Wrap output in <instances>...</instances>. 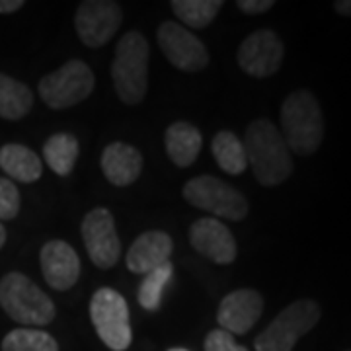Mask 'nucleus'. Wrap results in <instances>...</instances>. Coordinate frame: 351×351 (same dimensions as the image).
<instances>
[{"label": "nucleus", "mask_w": 351, "mask_h": 351, "mask_svg": "<svg viewBox=\"0 0 351 351\" xmlns=\"http://www.w3.org/2000/svg\"><path fill=\"white\" fill-rule=\"evenodd\" d=\"M96 86L92 69L80 59H71L55 73L39 80V96L51 110H69L84 101Z\"/></svg>", "instance_id": "423d86ee"}, {"label": "nucleus", "mask_w": 351, "mask_h": 351, "mask_svg": "<svg viewBox=\"0 0 351 351\" xmlns=\"http://www.w3.org/2000/svg\"><path fill=\"white\" fill-rule=\"evenodd\" d=\"M101 172L106 180L117 186L127 188L135 184L143 172V154L127 143H112L101 152Z\"/></svg>", "instance_id": "f3484780"}, {"label": "nucleus", "mask_w": 351, "mask_h": 351, "mask_svg": "<svg viewBox=\"0 0 351 351\" xmlns=\"http://www.w3.org/2000/svg\"><path fill=\"white\" fill-rule=\"evenodd\" d=\"M237 6L244 14L254 16V14H263L267 12V10H271L276 6V2L274 0H239Z\"/></svg>", "instance_id": "cd10ccee"}, {"label": "nucleus", "mask_w": 351, "mask_h": 351, "mask_svg": "<svg viewBox=\"0 0 351 351\" xmlns=\"http://www.w3.org/2000/svg\"><path fill=\"white\" fill-rule=\"evenodd\" d=\"M80 154L78 138L71 133H55L43 145L45 162L57 176H69L75 170Z\"/></svg>", "instance_id": "412c9836"}, {"label": "nucleus", "mask_w": 351, "mask_h": 351, "mask_svg": "<svg viewBox=\"0 0 351 351\" xmlns=\"http://www.w3.org/2000/svg\"><path fill=\"white\" fill-rule=\"evenodd\" d=\"M20 213V191L12 180L0 178V221H12Z\"/></svg>", "instance_id": "a878e982"}, {"label": "nucleus", "mask_w": 351, "mask_h": 351, "mask_svg": "<svg viewBox=\"0 0 351 351\" xmlns=\"http://www.w3.org/2000/svg\"><path fill=\"white\" fill-rule=\"evenodd\" d=\"M281 137L297 156L318 151L324 138V113L313 92L297 90L281 104Z\"/></svg>", "instance_id": "f03ea898"}, {"label": "nucleus", "mask_w": 351, "mask_h": 351, "mask_svg": "<svg viewBox=\"0 0 351 351\" xmlns=\"http://www.w3.org/2000/svg\"><path fill=\"white\" fill-rule=\"evenodd\" d=\"M189 242L195 250L215 263H232L237 260V240L225 223L215 217L197 219L189 228Z\"/></svg>", "instance_id": "4468645a"}, {"label": "nucleus", "mask_w": 351, "mask_h": 351, "mask_svg": "<svg viewBox=\"0 0 351 351\" xmlns=\"http://www.w3.org/2000/svg\"><path fill=\"white\" fill-rule=\"evenodd\" d=\"M205 351H250L248 348L237 343V339L232 334H228L225 330L217 328L211 330L205 338Z\"/></svg>", "instance_id": "bb28decb"}, {"label": "nucleus", "mask_w": 351, "mask_h": 351, "mask_svg": "<svg viewBox=\"0 0 351 351\" xmlns=\"http://www.w3.org/2000/svg\"><path fill=\"white\" fill-rule=\"evenodd\" d=\"M211 151H213V156L217 164H219V168L226 174L239 176L248 168L244 145L230 131H219L215 135L213 143H211Z\"/></svg>", "instance_id": "4be33fe9"}, {"label": "nucleus", "mask_w": 351, "mask_h": 351, "mask_svg": "<svg viewBox=\"0 0 351 351\" xmlns=\"http://www.w3.org/2000/svg\"><path fill=\"white\" fill-rule=\"evenodd\" d=\"M164 145H166L168 158L176 166L188 168L199 156L203 137H201L199 129L195 125H191L188 121H176L166 129Z\"/></svg>", "instance_id": "a211bd4d"}, {"label": "nucleus", "mask_w": 351, "mask_h": 351, "mask_svg": "<svg viewBox=\"0 0 351 351\" xmlns=\"http://www.w3.org/2000/svg\"><path fill=\"white\" fill-rule=\"evenodd\" d=\"M172 274H174V267L172 263H164L160 267L152 269L151 274H147L141 287H138V302L145 311L149 313H154L160 308V301H162V293L166 285L170 283L172 279Z\"/></svg>", "instance_id": "393cba45"}, {"label": "nucleus", "mask_w": 351, "mask_h": 351, "mask_svg": "<svg viewBox=\"0 0 351 351\" xmlns=\"http://www.w3.org/2000/svg\"><path fill=\"white\" fill-rule=\"evenodd\" d=\"M82 239L88 258L100 269H110L119 262L121 242L117 237L113 215L108 209L96 207L88 211L86 217L82 219Z\"/></svg>", "instance_id": "9b49d317"}, {"label": "nucleus", "mask_w": 351, "mask_h": 351, "mask_svg": "<svg viewBox=\"0 0 351 351\" xmlns=\"http://www.w3.org/2000/svg\"><path fill=\"white\" fill-rule=\"evenodd\" d=\"M263 297L256 289H237L228 293L219 304L217 320L221 330L242 336L256 326L262 318Z\"/></svg>", "instance_id": "ddd939ff"}, {"label": "nucleus", "mask_w": 351, "mask_h": 351, "mask_svg": "<svg viewBox=\"0 0 351 351\" xmlns=\"http://www.w3.org/2000/svg\"><path fill=\"white\" fill-rule=\"evenodd\" d=\"M149 39L138 32H127L117 41L112 63V80L119 100L137 106L145 100L149 88Z\"/></svg>", "instance_id": "7ed1b4c3"}, {"label": "nucleus", "mask_w": 351, "mask_h": 351, "mask_svg": "<svg viewBox=\"0 0 351 351\" xmlns=\"http://www.w3.org/2000/svg\"><path fill=\"white\" fill-rule=\"evenodd\" d=\"M90 318L100 339L112 351H125L131 346L133 332L129 322V306L121 293L101 287L92 295Z\"/></svg>", "instance_id": "6e6552de"}, {"label": "nucleus", "mask_w": 351, "mask_h": 351, "mask_svg": "<svg viewBox=\"0 0 351 351\" xmlns=\"http://www.w3.org/2000/svg\"><path fill=\"white\" fill-rule=\"evenodd\" d=\"M41 271L47 285L55 291H69L80 277V258L64 240H51L39 254Z\"/></svg>", "instance_id": "2eb2a0df"}, {"label": "nucleus", "mask_w": 351, "mask_h": 351, "mask_svg": "<svg viewBox=\"0 0 351 351\" xmlns=\"http://www.w3.org/2000/svg\"><path fill=\"white\" fill-rule=\"evenodd\" d=\"M0 168L22 184H34L43 174V164L38 154L18 143H8L0 149Z\"/></svg>", "instance_id": "6ab92c4d"}, {"label": "nucleus", "mask_w": 351, "mask_h": 351, "mask_svg": "<svg viewBox=\"0 0 351 351\" xmlns=\"http://www.w3.org/2000/svg\"><path fill=\"white\" fill-rule=\"evenodd\" d=\"M0 306L22 326H47L57 314L47 293L20 271L0 279Z\"/></svg>", "instance_id": "20e7f679"}, {"label": "nucleus", "mask_w": 351, "mask_h": 351, "mask_svg": "<svg viewBox=\"0 0 351 351\" xmlns=\"http://www.w3.org/2000/svg\"><path fill=\"white\" fill-rule=\"evenodd\" d=\"M184 199L197 207L201 211L217 215L219 219L228 221H242L250 207L242 191L228 186L226 182L215 176H197L188 180L182 189Z\"/></svg>", "instance_id": "0eeeda50"}, {"label": "nucleus", "mask_w": 351, "mask_h": 351, "mask_svg": "<svg viewBox=\"0 0 351 351\" xmlns=\"http://www.w3.org/2000/svg\"><path fill=\"white\" fill-rule=\"evenodd\" d=\"M4 244H6V228L0 225V250L4 248Z\"/></svg>", "instance_id": "7c9ffc66"}, {"label": "nucleus", "mask_w": 351, "mask_h": 351, "mask_svg": "<svg viewBox=\"0 0 351 351\" xmlns=\"http://www.w3.org/2000/svg\"><path fill=\"white\" fill-rule=\"evenodd\" d=\"M24 6V0H0V14H14Z\"/></svg>", "instance_id": "c85d7f7f"}, {"label": "nucleus", "mask_w": 351, "mask_h": 351, "mask_svg": "<svg viewBox=\"0 0 351 351\" xmlns=\"http://www.w3.org/2000/svg\"><path fill=\"white\" fill-rule=\"evenodd\" d=\"M170 6L188 27L203 29L211 25V22L217 18L219 10L223 8V2L221 0H172Z\"/></svg>", "instance_id": "5701e85b"}, {"label": "nucleus", "mask_w": 351, "mask_h": 351, "mask_svg": "<svg viewBox=\"0 0 351 351\" xmlns=\"http://www.w3.org/2000/svg\"><path fill=\"white\" fill-rule=\"evenodd\" d=\"M123 22L121 6L113 0H84L75 14V27L80 41L90 47H104Z\"/></svg>", "instance_id": "9d476101"}, {"label": "nucleus", "mask_w": 351, "mask_h": 351, "mask_svg": "<svg viewBox=\"0 0 351 351\" xmlns=\"http://www.w3.org/2000/svg\"><path fill=\"white\" fill-rule=\"evenodd\" d=\"M320 320V306L313 299L287 304L254 339L256 351H293L297 341L306 336Z\"/></svg>", "instance_id": "39448f33"}, {"label": "nucleus", "mask_w": 351, "mask_h": 351, "mask_svg": "<svg viewBox=\"0 0 351 351\" xmlns=\"http://www.w3.org/2000/svg\"><path fill=\"white\" fill-rule=\"evenodd\" d=\"M334 8H336V12L341 14V16H350V14H351V2H350V0H338V2L334 4Z\"/></svg>", "instance_id": "c756f323"}, {"label": "nucleus", "mask_w": 351, "mask_h": 351, "mask_svg": "<svg viewBox=\"0 0 351 351\" xmlns=\"http://www.w3.org/2000/svg\"><path fill=\"white\" fill-rule=\"evenodd\" d=\"M34 108V92L24 82L0 73V117L18 121Z\"/></svg>", "instance_id": "aec40b11"}, {"label": "nucleus", "mask_w": 351, "mask_h": 351, "mask_svg": "<svg viewBox=\"0 0 351 351\" xmlns=\"http://www.w3.org/2000/svg\"><path fill=\"white\" fill-rule=\"evenodd\" d=\"M285 47L274 29H256L240 43L239 64L246 75L254 78L274 76L281 69Z\"/></svg>", "instance_id": "f8f14e48"}, {"label": "nucleus", "mask_w": 351, "mask_h": 351, "mask_svg": "<svg viewBox=\"0 0 351 351\" xmlns=\"http://www.w3.org/2000/svg\"><path fill=\"white\" fill-rule=\"evenodd\" d=\"M174 250V242L164 230H147L135 239L131 248L127 250L125 262L131 274H151L152 269L170 262Z\"/></svg>", "instance_id": "dca6fc26"}, {"label": "nucleus", "mask_w": 351, "mask_h": 351, "mask_svg": "<svg viewBox=\"0 0 351 351\" xmlns=\"http://www.w3.org/2000/svg\"><path fill=\"white\" fill-rule=\"evenodd\" d=\"M2 351H59V343L43 330L16 328L2 339Z\"/></svg>", "instance_id": "b1692460"}, {"label": "nucleus", "mask_w": 351, "mask_h": 351, "mask_svg": "<svg viewBox=\"0 0 351 351\" xmlns=\"http://www.w3.org/2000/svg\"><path fill=\"white\" fill-rule=\"evenodd\" d=\"M168 351H188V350H184V348H172V350H168Z\"/></svg>", "instance_id": "2f4dec72"}, {"label": "nucleus", "mask_w": 351, "mask_h": 351, "mask_svg": "<svg viewBox=\"0 0 351 351\" xmlns=\"http://www.w3.org/2000/svg\"><path fill=\"white\" fill-rule=\"evenodd\" d=\"M156 41L166 61L182 73H199L209 64V51L205 43L182 24H160L156 32Z\"/></svg>", "instance_id": "1a4fd4ad"}, {"label": "nucleus", "mask_w": 351, "mask_h": 351, "mask_svg": "<svg viewBox=\"0 0 351 351\" xmlns=\"http://www.w3.org/2000/svg\"><path fill=\"white\" fill-rule=\"evenodd\" d=\"M246 160L262 186H279L293 174V156L269 119H254L242 141Z\"/></svg>", "instance_id": "f257e3e1"}]
</instances>
